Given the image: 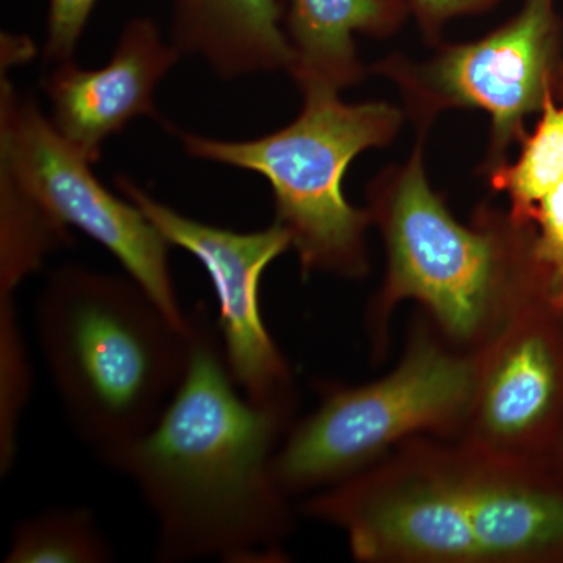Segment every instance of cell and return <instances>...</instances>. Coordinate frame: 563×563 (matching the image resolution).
<instances>
[{"instance_id": "16", "label": "cell", "mask_w": 563, "mask_h": 563, "mask_svg": "<svg viewBox=\"0 0 563 563\" xmlns=\"http://www.w3.org/2000/svg\"><path fill=\"white\" fill-rule=\"evenodd\" d=\"M7 563H101L113 551L95 517L80 507L44 510L22 520L11 536Z\"/></svg>"}, {"instance_id": "11", "label": "cell", "mask_w": 563, "mask_h": 563, "mask_svg": "<svg viewBox=\"0 0 563 563\" xmlns=\"http://www.w3.org/2000/svg\"><path fill=\"white\" fill-rule=\"evenodd\" d=\"M180 55L151 18H133L102 68L57 63L44 80L52 124L88 162H98L107 139L124 131L129 122L158 117L154 92Z\"/></svg>"}, {"instance_id": "10", "label": "cell", "mask_w": 563, "mask_h": 563, "mask_svg": "<svg viewBox=\"0 0 563 563\" xmlns=\"http://www.w3.org/2000/svg\"><path fill=\"white\" fill-rule=\"evenodd\" d=\"M479 352L476 395L457 440L544 459L563 429V309L537 299Z\"/></svg>"}, {"instance_id": "13", "label": "cell", "mask_w": 563, "mask_h": 563, "mask_svg": "<svg viewBox=\"0 0 563 563\" xmlns=\"http://www.w3.org/2000/svg\"><path fill=\"white\" fill-rule=\"evenodd\" d=\"M280 0H174L173 44L199 55L221 79L290 69Z\"/></svg>"}, {"instance_id": "1", "label": "cell", "mask_w": 563, "mask_h": 563, "mask_svg": "<svg viewBox=\"0 0 563 563\" xmlns=\"http://www.w3.org/2000/svg\"><path fill=\"white\" fill-rule=\"evenodd\" d=\"M191 358L150 433L113 463L157 520L155 558L280 562L290 498L273 461L291 418L252 404L233 380L220 331L191 317Z\"/></svg>"}, {"instance_id": "20", "label": "cell", "mask_w": 563, "mask_h": 563, "mask_svg": "<svg viewBox=\"0 0 563 563\" xmlns=\"http://www.w3.org/2000/svg\"><path fill=\"white\" fill-rule=\"evenodd\" d=\"M544 461L550 463L555 472L563 477V429L562 432L559 433L558 439H555L553 446H551L550 453L544 457Z\"/></svg>"}, {"instance_id": "2", "label": "cell", "mask_w": 563, "mask_h": 563, "mask_svg": "<svg viewBox=\"0 0 563 563\" xmlns=\"http://www.w3.org/2000/svg\"><path fill=\"white\" fill-rule=\"evenodd\" d=\"M303 514L363 563H563V477L544 459L457 439L407 440Z\"/></svg>"}, {"instance_id": "6", "label": "cell", "mask_w": 563, "mask_h": 563, "mask_svg": "<svg viewBox=\"0 0 563 563\" xmlns=\"http://www.w3.org/2000/svg\"><path fill=\"white\" fill-rule=\"evenodd\" d=\"M479 352L448 342L426 314L410 329L398 366L369 384H322L309 417L291 424L273 474L291 498L369 468L420 435L459 439L476 395Z\"/></svg>"}, {"instance_id": "12", "label": "cell", "mask_w": 563, "mask_h": 563, "mask_svg": "<svg viewBox=\"0 0 563 563\" xmlns=\"http://www.w3.org/2000/svg\"><path fill=\"white\" fill-rule=\"evenodd\" d=\"M488 179L509 199L510 217L531 232L548 299L563 309V68L517 161L488 169Z\"/></svg>"}, {"instance_id": "19", "label": "cell", "mask_w": 563, "mask_h": 563, "mask_svg": "<svg viewBox=\"0 0 563 563\" xmlns=\"http://www.w3.org/2000/svg\"><path fill=\"white\" fill-rule=\"evenodd\" d=\"M498 2L499 0H409V5L422 31L433 38L446 22L483 13Z\"/></svg>"}, {"instance_id": "5", "label": "cell", "mask_w": 563, "mask_h": 563, "mask_svg": "<svg viewBox=\"0 0 563 563\" xmlns=\"http://www.w3.org/2000/svg\"><path fill=\"white\" fill-rule=\"evenodd\" d=\"M291 124L254 140L231 141L180 133L199 161L261 174L272 185L276 222L287 229L303 274L361 279L368 272L369 211L347 201L343 180L363 151L390 143L401 111L384 102L344 103L339 91L303 88Z\"/></svg>"}, {"instance_id": "9", "label": "cell", "mask_w": 563, "mask_h": 563, "mask_svg": "<svg viewBox=\"0 0 563 563\" xmlns=\"http://www.w3.org/2000/svg\"><path fill=\"white\" fill-rule=\"evenodd\" d=\"M114 184L172 246L187 251L209 274L220 306L218 331L225 361L243 395L255 406L292 420L295 379L266 328L261 306L263 274L291 247L287 229L274 221L263 231H229L185 217L128 177H117Z\"/></svg>"}, {"instance_id": "3", "label": "cell", "mask_w": 563, "mask_h": 563, "mask_svg": "<svg viewBox=\"0 0 563 563\" xmlns=\"http://www.w3.org/2000/svg\"><path fill=\"white\" fill-rule=\"evenodd\" d=\"M368 198L387 252L383 288L366 317L374 357L385 355L402 301L417 302L448 342L479 351L525 306L548 299L529 229L490 203L470 224L455 220L429 184L421 144L373 181Z\"/></svg>"}, {"instance_id": "8", "label": "cell", "mask_w": 563, "mask_h": 563, "mask_svg": "<svg viewBox=\"0 0 563 563\" xmlns=\"http://www.w3.org/2000/svg\"><path fill=\"white\" fill-rule=\"evenodd\" d=\"M10 68L2 62L0 169L63 229H79L106 247L174 321L190 325L169 268L172 244L135 203L103 187L91 172V162L63 139L31 96L16 91Z\"/></svg>"}, {"instance_id": "7", "label": "cell", "mask_w": 563, "mask_h": 563, "mask_svg": "<svg viewBox=\"0 0 563 563\" xmlns=\"http://www.w3.org/2000/svg\"><path fill=\"white\" fill-rule=\"evenodd\" d=\"M563 68V24L555 0H525L512 20L472 43L444 46L431 60L393 55L377 66L398 84L415 120L428 124L446 109L492 118L487 172L521 143L526 121L540 114Z\"/></svg>"}, {"instance_id": "18", "label": "cell", "mask_w": 563, "mask_h": 563, "mask_svg": "<svg viewBox=\"0 0 563 563\" xmlns=\"http://www.w3.org/2000/svg\"><path fill=\"white\" fill-rule=\"evenodd\" d=\"M98 0H49L44 54L51 62L73 60Z\"/></svg>"}, {"instance_id": "14", "label": "cell", "mask_w": 563, "mask_h": 563, "mask_svg": "<svg viewBox=\"0 0 563 563\" xmlns=\"http://www.w3.org/2000/svg\"><path fill=\"white\" fill-rule=\"evenodd\" d=\"M409 13V0H288L285 32L292 49L288 70L301 90L340 92L363 77L355 33L390 35Z\"/></svg>"}, {"instance_id": "4", "label": "cell", "mask_w": 563, "mask_h": 563, "mask_svg": "<svg viewBox=\"0 0 563 563\" xmlns=\"http://www.w3.org/2000/svg\"><path fill=\"white\" fill-rule=\"evenodd\" d=\"M36 329L70 426L110 466L157 424L190 366L191 322L128 274L62 266L41 291Z\"/></svg>"}, {"instance_id": "15", "label": "cell", "mask_w": 563, "mask_h": 563, "mask_svg": "<svg viewBox=\"0 0 563 563\" xmlns=\"http://www.w3.org/2000/svg\"><path fill=\"white\" fill-rule=\"evenodd\" d=\"M68 240V231L0 169V301H13L21 282Z\"/></svg>"}, {"instance_id": "17", "label": "cell", "mask_w": 563, "mask_h": 563, "mask_svg": "<svg viewBox=\"0 0 563 563\" xmlns=\"http://www.w3.org/2000/svg\"><path fill=\"white\" fill-rule=\"evenodd\" d=\"M32 374L14 306L0 307V470L9 472L18 450V428L31 395Z\"/></svg>"}]
</instances>
